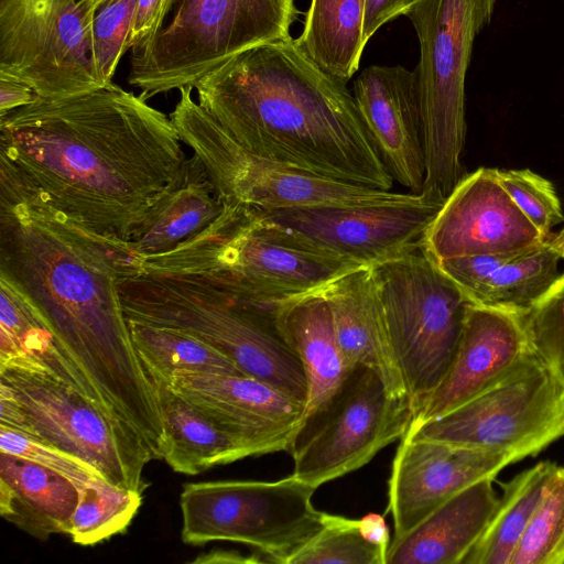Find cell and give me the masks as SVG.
Returning <instances> with one entry per match:
<instances>
[{
	"mask_svg": "<svg viewBox=\"0 0 564 564\" xmlns=\"http://www.w3.org/2000/svg\"><path fill=\"white\" fill-rule=\"evenodd\" d=\"M130 242L52 207L0 163V280L44 318L86 380L93 402L163 459L169 442L156 386L139 357L118 284L143 272Z\"/></svg>",
	"mask_w": 564,
	"mask_h": 564,
	"instance_id": "obj_1",
	"label": "cell"
},
{
	"mask_svg": "<svg viewBox=\"0 0 564 564\" xmlns=\"http://www.w3.org/2000/svg\"><path fill=\"white\" fill-rule=\"evenodd\" d=\"M113 83L0 116V162L55 209L130 242L187 160L170 117Z\"/></svg>",
	"mask_w": 564,
	"mask_h": 564,
	"instance_id": "obj_2",
	"label": "cell"
},
{
	"mask_svg": "<svg viewBox=\"0 0 564 564\" xmlns=\"http://www.w3.org/2000/svg\"><path fill=\"white\" fill-rule=\"evenodd\" d=\"M194 88L200 107L251 153L319 177L391 191L393 178L352 93L291 36L235 55Z\"/></svg>",
	"mask_w": 564,
	"mask_h": 564,
	"instance_id": "obj_3",
	"label": "cell"
},
{
	"mask_svg": "<svg viewBox=\"0 0 564 564\" xmlns=\"http://www.w3.org/2000/svg\"><path fill=\"white\" fill-rule=\"evenodd\" d=\"M360 265L301 242L260 213L224 204L202 231L167 253L144 258L143 272L204 275L271 316Z\"/></svg>",
	"mask_w": 564,
	"mask_h": 564,
	"instance_id": "obj_4",
	"label": "cell"
},
{
	"mask_svg": "<svg viewBox=\"0 0 564 564\" xmlns=\"http://www.w3.org/2000/svg\"><path fill=\"white\" fill-rule=\"evenodd\" d=\"M127 322L177 330L218 349L249 377L304 403L302 365L272 318L199 274L143 272L118 284Z\"/></svg>",
	"mask_w": 564,
	"mask_h": 564,
	"instance_id": "obj_5",
	"label": "cell"
},
{
	"mask_svg": "<svg viewBox=\"0 0 564 564\" xmlns=\"http://www.w3.org/2000/svg\"><path fill=\"white\" fill-rule=\"evenodd\" d=\"M296 0H163L150 30L130 48V85L148 99L194 87L229 58L290 36Z\"/></svg>",
	"mask_w": 564,
	"mask_h": 564,
	"instance_id": "obj_6",
	"label": "cell"
},
{
	"mask_svg": "<svg viewBox=\"0 0 564 564\" xmlns=\"http://www.w3.org/2000/svg\"><path fill=\"white\" fill-rule=\"evenodd\" d=\"M498 0H419L405 14L420 43L425 177L422 194L443 204L465 176V82L476 36Z\"/></svg>",
	"mask_w": 564,
	"mask_h": 564,
	"instance_id": "obj_7",
	"label": "cell"
},
{
	"mask_svg": "<svg viewBox=\"0 0 564 564\" xmlns=\"http://www.w3.org/2000/svg\"><path fill=\"white\" fill-rule=\"evenodd\" d=\"M372 271L414 415L447 373L470 303L422 248Z\"/></svg>",
	"mask_w": 564,
	"mask_h": 564,
	"instance_id": "obj_8",
	"label": "cell"
},
{
	"mask_svg": "<svg viewBox=\"0 0 564 564\" xmlns=\"http://www.w3.org/2000/svg\"><path fill=\"white\" fill-rule=\"evenodd\" d=\"M193 88L178 89L180 99L169 117L183 143L200 160L223 204L269 213L317 205L378 203L406 194L319 177L253 154L193 99Z\"/></svg>",
	"mask_w": 564,
	"mask_h": 564,
	"instance_id": "obj_9",
	"label": "cell"
},
{
	"mask_svg": "<svg viewBox=\"0 0 564 564\" xmlns=\"http://www.w3.org/2000/svg\"><path fill=\"white\" fill-rule=\"evenodd\" d=\"M516 462L564 436V376L533 348L495 384L404 434Z\"/></svg>",
	"mask_w": 564,
	"mask_h": 564,
	"instance_id": "obj_10",
	"label": "cell"
},
{
	"mask_svg": "<svg viewBox=\"0 0 564 564\" xmlns=\"http://www.w3.org/2000/svg\"><path fill=\"white\" fill-rule=\"evenodd\" d=\"M316 488L294 475L275 481L191 482L180 496L182 541H215L258 549L265 562L284 564L322 525L312 503Z\"/></svg>",
	"mask_w": 564,
	"mask_h": 564,
	"instance_id": "obj_11",
	"label": "cell"
},
{
	"mask_svg": "<svg viewBox=\"0 0 564 564\" xmlns=\"http://www.w3.org/2000/svg\"><path fill=\"white\" fill-rule=\"evenodd\" d=\"M24 413L21 433L93 465L110 484L141 494L152 455L140 437L42 367L0 366Z\"/></svg>",
	"mask_w": 564,
	"mask_h": 564,
	"instance_id": "obj_12",
	"label": "cell"
},
{
	"mask_svg": "<svg viewBox=\"0 0 564 564\" xmlns=\"http://www.w3.org/2000/svg\"><path fill=\"white\" fill-rule=\"evenodd\" d=\"M413 417L408 398H395L371 369L350 370L334 398L305 416L289 452L296 478L313 486L359 469L402 438Z\"/></svg>",
	"mask_w": 564,
	"mask_h": 564,
	"instance_id": "obj_13",
	"label": "cell"
},
{
	"mask_svg": "<svg viewBox=\"0 0 564 564\" xmlns=\"http://www.w3.org/2000/svg\"><path fill=\"white\" fill-rule=\"evenodd\" d=\"M96 0H0V76L55 99L107 86L91 43Z\"/></svg>",
	"mask_w": 564,
	"mask_h": 564,
	"instance_id": "obj_14",
	"label": "cell"
},
{
	"mask_svg": "<svg viewBox=\"0 0 564 564\" xmlns=\"http://www.w3.org/2000/svg\"><path fill=\"white\" fill-rule=\"evenodd\" d=\"M442 205L409 192L386 202L317 205L260 214L310 247L373 265L421 249Z\"/></svg>",
	"mask_w": 564,
	"mask_h": 564,
	"instance_id": "obj_15",
	"label": "cell"
},
{
	"mask_svg": "<svg viewBox=\"0 0 564 564\" xmlns=\"http://www.w3.org/2000/svg\"><path fill=\"white\" fill-rule=\"evenodd\" d=\"M546 239L498 181L496 169L465 174L430 224L423 251L435 262L511 252Z\"/></svg>",
	"mask_w": 564,
	"mask_h": 564,
	"instance_id": "obj_16",
	"label": "cell"
},
{
	"mask_svg": "<svg viewBox=\"0 0 564 564\" xmlns=\"http://www.w3.org/2000/svg\"><path fill=\"white\" fill-rule=\"evenodd\" d=\"M163 382L237 441L248 456L289 451L303 421L304 403L253 377L180 371Z\"/></svg>",
	"mask_w": 564,
	"mask_h": 564,
	"instance_id": "obj_17",
	"label": "cell"
},
{
	"mask_svg": "<svg viewBox=\"0 0 564 564\" xmlns=\"http://www.w3.org/2000/svg\"><path fill=\"white\" fill-rule=\"evenodd\" d=\"M513 456L456 447L404 435L388 480V507L398 539L449 497L482 478H495Z\"/></svg>",
	"mask_w": 564,
	"mask_h": 564,
	"instance_id": "obj_18",
	"label": "cell"
},
{
	"mask_svg": "<svg viewBox=\"0 0 564 564\" xmlns=\"http://www.w3.org/2000/svg\"><path fill=\"white\" fill-rule=\"evenodd\" d=\"M361 119L393 181L420 194L425 177L423 118L416 69L371 65L354 82Z\"/></svg>",
	"mask_w": 564,
	"mask_h": 564,
	"instance_id": "obj_19",
	"label": "cell"
},
{
	"mask_svg": "<svg viewBox=\"0 0 564 564\" xmlns=\"http://www.w3.org/2000/svg\"><path fill=\"white\" fill-rule=\"evenodd\" d=\"M531 349L522 314L469 304L455 358L410 426L442 416L478 395L509 373Z\"/></svg>",
	"mask_w": 564,
	"mask_h": 564,
	"instance_id": "obj_20",
	"label": "cell"
},
{
	"mask_svg": "<svg viewBox=\"0 0 564 564\" xmlns=\"http://www.w3.org/2000/svg\"><path fill=\"white\" fill-rule=\"evenodd\" d=\"M335 337L346 366L373 370L395 398H408L391 345L372 265L351 269L325 284Z\"/></svg>",
	"mask_w": 564,
	"mask_h": 564,
	"instance_id": "obj_21",
	"label": "cell"
},
{
	"mask_svg": "<svg viewBox=\"0 0 564 564\" xmlns=\"http://www.w3.org/2000/svg\"><path fill=\"white\" fill-rule=\"evenodd\" d=\"M494 480L482 478L463 488L393 539L386 564H463L498 505Z\"/></svg>",
	"mask_w": 564,
	"mask_h": 564,
	"instance_id": "obj_22",
	"label": "cell"
},
{
	"mask_svg": "<svg viewBox=\"0 0 564 564\" xmlns=\"http://www.w3.org/2000/svg\"><path fill=\"white\" fill-rule=\"evenodd\" d=\"M271 318L306 378L304 419L334 398L350 369L338 347L328 305L318 291L280 305Z\"/></svg>",
	"mask_w": 564,
	"mask_h": 564,
	"instance_id": "obj_23",
	"label": "cell"
},
{
	"mask_svg": "<svg viewBox=\"0 0 564 564\" xmlns=\"http://www.w3.org/2000/svg\"><path fill=\"white\" fill-rule=\"evenodd\" d=\"M79 488L68 478L20 456L0 452V512L39 539L68 534Z\"/></svg>",
	"mask_w": 564,
	"mask_h": 564,
	"instance_id": "obj_24",
	"label": "cell"
},
{
	"mask_svg": "<svg viewBox=\"0 0 564 564\" xmlns=\"http://www.w3.org/2000/svg\"><path fill=\"white\" fill-rule=\"evenodd\" d=\"M223 208L200 160L193 153L130 243L143 258L167 253L206 228Z\"/></svg>",
	"mask_w": 564,
	"mask_h": 564,
	"instance_id": "obj_25",
	"label": "cell"
},
{
	"mask_svg": "<svg viewBox=\"0 0 564 564\" xmlns=\"http://www.w3.org/2000/svg\"><path fill=\"white\" fill-rule=\"evenodd\" d=\"M153 381L169 442L163 459L172 470L197 475L249 457L237 441L214 424L197 406L174 393L162 380Z\"/></svg>",
	"mask_w": 564,
	"mask_h": 564,
	"instance_id": "obj_26",
	"label": "cell"
},
{
	"mask_svg": "<svg viewBox=\"0 0 564 564\" xmlns=\"http://www.w3.org/2000/svg\"><path fill=\"white\" fill-rule=\"evenodd\" d=\"M0 299V365L23 360L43 367L93 402L86 380L39 312L1 280Z\"/></svg>",
	"mask_w": 564,
	"mask_h": 564,
	"instance_id": "obj_27",
	"label": "cell"
},
{
	"mask_svg": "<svg viewBox=\"0 0 564 564\" xmlns=\"http://www.w3.org/2000/svg\"><path fill=\"white\" fill-rule=\"evenodd\" d=\"M366 0H311L304 29L296 39L304 53L345 85L359 68Z\"/></svg>",
	"mask_w": 564,
	"mask_h": 564,
	"instance_id": "obj_28",
	"label": "cell"
},
{
	"mask_svg": "<svg viewBox=\"0 0 564 564\" xmlns=\"http://www.w3.org/2000/svg\"><path fill=\"white\" fill-rule=\"evenodd\" d=\"M556 467L543 460L501 485L502 496L463 564H510Z\"/></svg>",
	"mask_w": 564,
	"mask_h": 564,
	"instance_id": "obj_29",
	"label": "cell"
},
{
	"mask_svg": "<svg viewBox=\"0 0 564 564\" xmlns=\"http://www.w3.org/2000/svg\"><path fill=\"white\" fill-rule=\"evenodd\" d=\"M549 240L507 252L467 296L470 304L527 313L558 278V260Z\"/></svg>",
	"mask_w": 564,
	"mask_h": 564,
	"instance_id": "obj_30",
	"label": "cell"
},
{
	"mask_svg": "<svg viewBox=\"0 0 564 564\" xmlns=\"http://www.w3.org/2000/svg\"><path fill=\"white\" fill-rule=\"evenodd\" d=\"M134 348L151 378L169 381L180 371L247 376L228 356L187 334L128 322Z\"/></svg>",
	"mask_w": 564,
	"mask_h": 564,
	"instance_id": "obj_31",
	"label": "cell"
},
{
	"mask_svg": "<svg viewBox=\"0 0 564 564\" xmlns=\"http://www.w3.org/2000/svg\"><path fill=\"white\" fill-rule=\"evenodd\" d=\"M143 494L96 477L79 489L68 532L82 546L98 544L122 533L142 506Z\"/></svg>",
	"mask_w": 564,
	"mask_h": 564,
	"instance_id": "obj_32",
	"label": "cell"
},
{
	"mask_svg": "<svg viewBox=\"0 0 564 564\" xmlns=\"http://www.w3.org/2000/svg\"><path fill=\"white\" fill-rule=\"evenodd\" d=\"M386 564V553L360 533L358 520L323 512L321 528L284 564Z\"/></svg>",
	"mask_w": 564,
	"mask_h": 564,
	"instance_id": "obj_33",
	"label": "cell"
},
{
	"mask_svg": "<svg viewBox=\"0 0 564 564\" xmlns=\"http://www.w3.org/2000/svg\"><path fill=\"white\" fill-rule=\"evenodd\" d=\"M510 564H564V466L554 470Z\"/></svg>",
	"mask_w": 564,
	"mask_h": 564,
	"instance_id": "obj_34",
	"label": "cell"
},
{
	"mask_svg": "<svg viewBox=\"0 0 564 564\" xmlns=\"http://www.w3.org/2000/svg\"><path fill=\"white\" fill-rule=\"evenodd\" d=\"M138 0H96L91 15V43L95 63L106 85L122 55L129 50V36Z\"/></svg>",
	"mask_w": 564,
	"mask_h": 564,
	"instance_id": "obj_35",
	"label": "cell"
},
{
	"mask_svg": "<svg viewBox=\"0 0 564 564\" xmlns=\"http://www.w3.org/2000/svg\"><path fill=\"white\" fill-rule=\"evenodd\" d=\"M497 177L516 205L538 230L550 239L554 225L564 220L552 183L531 170H499Z\"/></svg>",
	"mask_w": 564,
	"mask_h": 564,
	"instance_id": "obj_36",
	"label": "cell"
},
{
	"mask_svg": "<svg viewBox=\"0 0 564 564\" xmlns=\"http://www.w3.org/2000/svg\"><path fill=\"white\" fill-rule=\"evenodd\" d=\"M522 315L532 348L564 376V273Z\"/></svg>",
	"mask_w": 564,
	"mask_h": 564,
	"instance_id": "obj_37",
	"label": "cell"
},
{
	"mask_svg": "<svg viewBox=\"0 0 564 564\" xmlns=\"http://www.w3.org/2000/svg\"><path fill=\"white\" fill-rule=\"evenodd\" d=\"M0 452L55 470L79 489L94 478L102 477L98 469L82 458L4 425H0Z\"/></svg>",
	"mask_w": 564,
	"mask_h": 564,
	"instance_id": "obj_38",
	"label": "cell"
},
{
	"mask_svg": "<svg viewBox=\"0 0 564 564\" xmlns=\"http://www.w3.org/2000/svg\"><path fill=\"white\" fill-rule=\"evenodd\" d=\"M419 0H366L364 36L366 43L388 21L406 14Z\"/></svg>",
	"mask_w": 564,
	"mask_h": 564,
	"instance_id": "obj_39",
	"label": "cell"
},
{
	"mask_svg": "<svg viewBox=\"0 0 564 564\" xmlns=\"http://www.w3.org/2000/svg\"><path fill=\"white\" fill-rule=\"evenodd\" d=\"M36 97L26 84L0 76V116L33 102Z\"/></svg>",
	"mask_w": 564,
	"mask_h": 564,
	"instance_id": "obj_40",
	"label": "cell"
},
{
	"mask_svg": "<svg viewBox=\"0 0 564 564\" xmlns=\"http://www.w3.org/2000/svg\"><path fill=\"white\" fill-rule=\"evenodd\" d=\"M162 3L163 0H138L129 36V48H131L153 25Z\"/></svg>",
	"mask_w": 564,
	"mask_h": 564,
	"instance_id": "obj_41",
	"label": "cell"
},
{
	"mask_svg": "<svg viewBox=\"0 0 564 564\" xmlns=\"http://www.w3.org/2000/svg\"><path fill=\"white\" fill-rule=\"evenodd\" d=\"M361 535L370 543L380 547L386 554L390 545V533L386 520L377 513H369L358 520Z\"/></svg>",
	"mask_w": 564,
	"mask_h": 564,
	"instance_id": "obj_42",
	"label": "cell"
},
{
	"mask_svg": "<svg viewBox=\"0 0 564 564\" xmlns=\"http://www.w3.org/2000/svg\"><path fill=\"white\" fill-rule=\"evenodd\" d=\"M193 563H258L263 562L261 558L253 556L246 557L236 551H210L209 553L199 554L192 561Z\"/></svg>",
	"mask_w": 564,
	"mask_h": 564,
	"instance_id": "obj_43",
	"label": "cell"
},
{
	"mask_svg": "<svg viewBox=\"0 0 564 564\" xmlns=\"http://www.w3.org/2000/svg\"><path fill=\"white\" fill-rule=\"evenodd\" d=\"M549 243L560 258H564V228L555 237L549 239Z\"/></svg>",
	"mask_w": 564,
	"mask_h": 564,
	"instance_id": "obj_44",
	"label": "cell"
}]
</instances>
